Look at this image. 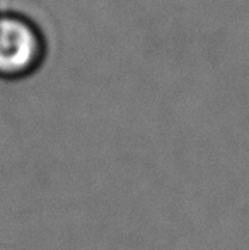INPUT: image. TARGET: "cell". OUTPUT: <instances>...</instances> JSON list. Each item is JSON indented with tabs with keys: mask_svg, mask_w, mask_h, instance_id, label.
<instances>
[{
	"mask_svg": "<svg viewBox=\"0 0 249 250\" xmlns=\"http://www.w3.org/2000/svg\"><path fill=\"white\" fill-rule=\"evenodd\" d=\"M40 41L34 29L17 17H0V72L26 70L38 56Z\"/></svg>",
	"mask_w": 249,
	"mask_h": 250,
	"instance_id": "obj_1",
	"label": "cell"
}]
</instances>
